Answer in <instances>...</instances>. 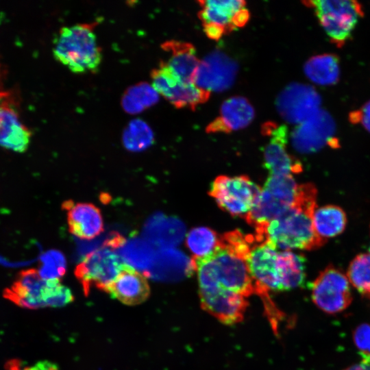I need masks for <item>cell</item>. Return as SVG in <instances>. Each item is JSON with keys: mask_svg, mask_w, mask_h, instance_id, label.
<instances>
[{"mask_svg": "<svg viewBox=\"0 0 370 370\" xmlns=\"http://www.w3.org/2000/svg\"><path fill=\"white\" fill-rule=\"evenodd\" d=\"M193 260L201 307L223 323L241 321L256 293L246 260L220 243L210 255Z\"/></svg>", "mask_w": 370, "mask_h": 370, "instance_id": "1", "label": "cell"}, {"mask_svg": "<svg viewBox=\"0 0 370 370\" xmlns=\"http://www.w3.org/2000/svg\"><path fill=\"white\" fill-rule=\"evenodd\" d=\"M317 190L311 184L299 185L295 204L270 221L258 238L267 241L274 247L311 250L322 246L326 241L315 232L312 215L316 206Z\"/></svg>", "mask_w": 370, "mask_h": 370, "instance_id": "2", "label": "cell"}, {"mask_svg": "<svg viewBox=\"0 0 370 370\" xmlns=\"http://www.w3.org/2000/svg\"><path fill=\"white\" fill-rule=\"evenodd\" d=\"M92 23H77L60 28L53 41V54L76 73H95L102 60Z\"/></svg>", "mask_w": 370, "mask_h": 370, "instance_id": "3", "label": "cell"}, {"mask_svg": "<svg viewBox=\"0 0 370 370\" xmlns=\"http://www.w3.org/2000/svg\"><path fill=\"white\" fill-rule=\"evenodd\" d=\"M299 187L293 175H270L254 206L245 218L255 228L256 234H261L270 221L295 204Z\"/></svg>", "mask_w": 370, "mask_h": 370, "instance_id": "4", "label": "cell"}, {"mask_svg": "<svg viewBox=\"0 0 370 370\" xmlns=\"http://www.w3.org/2000/svg\"><path fill=\"white\" fill-rule=\"evenodd\" d=\"M66 295V288L60 280H44L34 269L22 271L13 284L3 292L5 298L29 309L60 307Z\"/></svg>", "mask_w": 370, "mask_h": 370, "instance_id": "5", "label": "cell"}, {"mask_svg": "<svg viewBox=\"0 0 370 370\" xmlns=\"http://www.w3.org/2000/svg\"><path fill=\"white\" fill-rule=\"evenodd\" d=\"M312 8L332 42L341 47L350 37L360 17L362 6L352 0H317L304 2Z\"/></svg>", "mask_w": 370, "mask_h": 370, "instance_id": "6", "label": "cell"}, {"mask_svg": "<svg viewBox=\"0 0 370 370\" xmlns=\"http://www.w3.org/2000/svg\"><path fill=\"white\" fill-rule=\"evenodd\" d=\"M260 190L261 187L247 176L220 175L212 183L210 194L221 209L233 216L245 218Z\"/></svg>", "mask_w": 370, "mask_h": 370, "instance_id": "7", "label": "cell"}, {"mask_svg": "<svg viewBox=\"0 0 370 370\" xmlns=\"http://www.w3.org/2000/svg\"><path fill=\"white\" fill-rule=\"evenodd\" d=\"M116 249L106 242L104 245L88 254L76 267L75 274L81 282L86 295L95 286L106 291L115 280L123 266Z\"/></svg>", "mask_w": 370, "mask_h": 370, "instance_id": "8", "label": "cell"}, {"mask_svg": "<svg viewBox=\"0 0 370 370\" xmlns=\"http://www.w3.org/2000/svg\"><path fill=\"white\" fill-rule=\"evenodd\" d=\"M349 284L347 275L341 270L329 266L312 282V299L324 312H341L352 301Z\"/></svg>", "mask_w": 370, "mask_h": 370, "instance_id": "9", "label": "cell"}, {"mask_svg": "<svg viewBox=\"0 0 370 370\" xmlns=\"http://www.w3.org/2000/svg\"><path fill=\"white\" fill-rule=\"evenodd\" d=\"M151 86L177 108H189L195 110L206 102L211 92L199 88L194 84L181 81L169 69L164 61H160L158 68L151 72Z\"/></svg>", "mask_w": 370, "mask_h": 370, "instance_id": "10", "label": "cell"}, {"mask_svg": "<svg viewBox=\"0 0 370 370\" xmlns=\"http://www.w3.org/2000/svg\"><path fill=\"white\" fill-rule=\"evenodd\" d=\"M19 110V97L13 90L0 92V146L22 153L29 147L32 132Z\"/></svg>", "mask_w": 370, "mask_h": 370, "instance_id": "11", "label": "cell"}, {"mask_svg": "<svg viewBox=\"0 0 370 370\" xmlns=\"http://www.w3.org/2000/svg\"><path fill=\"white\" fill-rule=\"evenodd\" d=\"M320 97L311 86L292 83L276 99L279 114L286 122L299 124L319 110Z\"/></svg>", "mask_w": 370, "mask_h": 370, "instance_id": "12", "label": "cell"}, {"mask_svg": "<svg viewBox=\"0 0 370 370\" xmlns=\"http://www.w3.org/2000/svg\"><path fill=\"white\" fill-rule=\"evenodd\" d=\"M238 73L237 63L225 53L215 50L200 60L194 84L209 92L230 88Z\"/></svg>", "mask_w": 370, "mask_h": 370, "instance_id": "13", "label": "cell"}, {"mask_svg": "<svg viewBox=\"0 0 370 370\" xmlns=\"http://www.w3.org/2000/svg\"><path fill=\"white\" fill-rule=\"evenodd\" d=\"M262 133L270 136L264 151V164L270 175H293L301 170V164L286 151L288 129L285 125L265 123Z\"/></svg>", "mask_w": 370, "mask_h": 370, "instance_id": "14", "label": "cell"}, {"mask_svg": "<svg viewBox=\"0 0 370 370\" xmlns=\"http://www.w3.org/2000/svg\"><path fill=\"white\" fill-rule=\"evenodd\" d=\"M334 129L331 117L319 110L295 128L291 134L292 145L300 153L316 151L327 144H334Z\"/></svg>", "mask_w": 370, "mask_h": 370, "instance_id": "15", "label": "cell"}, {"mask_svg": "<svg viewBox=\"0 0 370 370\" xmlns=\"http://www.w3.org/2000/svg\"><path fill=\"white\" fill-rule=\"evenodd\" d=\"M106 291L123 304L134 306L147 299L150 287L145 275L125 263Z\"/></svg>", "mask_w": 370, "mask_h": 370, "instance_id": "16", "label": "cell"}, {"mask_svg": "<svg viewBox=\"0 0 370 370\" xmlns=\"http://www.w3.org/2000/svg\"><path fill=\"white\" fill-rule=\"evenodd\" d=\"M255 116L254 108L244 97L234 96L223 101L220 114L206 127L208 133H230L247 127Z\"/></svg>", "mask_w": 370, "mask_h": 370, "instance_id": "17", "label": "cell"}, {"mask_svg": "<svg viewBox=\"0 0 370 370\" xmlns=\"http://www.w3.org/2000/svg\"><path fill=\"white\" fill-rule=\"evenodd\" d=\"M63 208L67 210L69 231L75 236L90 240L103 232L102 216L95 205L68 201L63 204Z\"/></svg>", "mask_w": 370, "mask_h": 370, "instance_id": "18", "label": "cell"}, {"mask_svg": "<svg viewBox=\"0 0 370 370\" xmlns=\"http://www.w3.org/2000/svg\"><path fill=\"white\" fill-rule=\"evenodd\" d=\"M161 47L170 55L164 62L172 72L183 82L194 84L200 63L195 47L189 42L170 40L162 43Z\"/></svg>", "mask_w": 370, "mask_h": 370, "instance_id": "19", "label": "cell"}, {"mask_svg": "<svg viewBox=\"0 0 370 370\" xmlns=\"http://www.w3.org/2000/svg\"><path fill=\"white\" fill-rule=\"evenodd\" d=\"M201 9L198 16L204 24H215L223 27L227 34L236 28L233 18L238 11L245 8V1L241 0H200L197 1Z\"/></svg>", "mask_w": 370, "mask_h": 370, "instance_id": "20", "label": "cell"}, {"mask_svg": "<svg viewBox=\"0 0 370 370\" xmlns=\"http://www.w3.org/2000/svg\"><path fill=\"white\" fill-rule=\"evenodd\" d=\"M277 271L280 291L297 288L305 280V259L300 254L291 251H279Z\"/></svg>", "mask_w": 370, "mask_h": 370, "instance_id": "21", "label": "cell"}, {"mask_svg": "<svg viewBox=\"0 0 370 370\" xmlns=\"http://www.w3.org/2000/svg\"><path fill=\"white\" fill-rule=\"evenodd\" d=\"M312 223L316 234L322 239L341 234L347 223L345 212L338 206L327 205L316 208L312 215Z\"/></svg>", "mask_w": 370, "mask_h": 370, "instance_id": "22", "label": "cell"}, {"mask_svg": "<svg viewBox=\"0 0 370 370\" xmlns=\"http://www.w3.org/2000/svg\"><path fill=\"white\" fill-rule=\"evenodd\" d=\"M304 73L315 84H333L337 82L339 76L338 58L332 54L313 56L306 62Z\"/></svg>", "mask_w": 370, "mask_h": 370, "instance_id": "23", "label": "cell"}, {"mask_svg": "<svg viewBox=\"0 0 370 370\" xmlns=\"http://www.w3.org/2000/svg\"><path fill=\"white\" fill-rule=\"evenodd\" d=\"M219 238L217 233L206 227L192 229L186 235L185 243L193 259L206 257L218 247Z\"/></svg>", "mask_w": 370, "mask_h": 370, "instance_id": "24", "label": "cell"}, {"mask_svg": "<svg viewBox=\"0 0 370 370\" xmlns=\"http://www.w3.org/2000/svg\"><path fill=\"white\" fill-rule=\"evenodd\" d=\"M347 277L362 296L370 299V253L358 254L352 260Z\"/></svg>", "mask_w": 370, "mask_h": 370, "instance_id": "25", "label": "cell"}, {"mask_svg": "<svg viewBox=\"0 0 370 370\" xmlns=\"http://www.w3.org/2000/svg\"><path fill=\"white\" fill-rule=\"evenodd\" d=\"M158 100V92L153 87L140 83L128 89L124 95L123 106L128 112L136 113L156 103Z\"/></svg>", "mask_w": 370, "mask_h": 370, "instance_id": "26", "label": "cell"}, {"mask_svg": "<svg viewBox=\"0 0 370 370\" xmlns=\"http://www.w3.org/2000/svg\"><path fill=\"white\" fill-rule=\"evenodd\" d=\"M42 264L38 271L44 280H60L66 272V260L63 254L56 250H50L40 257Z\"/></svg>", "mask_w": 370, "mask_h": 370, "instance_id": "27", "label": "cell"}, {"mask_svg": "<svg viewBox=\"0 0 370 370\" xmlns=\"http://www.w3.org/2000/svg\"><path fill=\"white\" fill-rule=\"evenodd\" d=\"M152 141V133L141 121L131 123L123 138L125 146L132 151H141L149 147Z\"/></svg>", "mask_w": 370, "mask_h": 370, "instance_id": "28", "label": "cell"}, {"mask_svg": "<svg viewBox=\"0 0 370 370\" xmlns=\"http://www.w3.org/2000/svg\"><path fill=\"white\" fill-rule=\"evenodd\" d=\"M354 342L360 355L370 356V324L358 325L353 334Z\"/></svg>", "mask_w": 370, "mask_h": 370, "instance_id": "29", "label": "cell"}, {"mask_svg": "<svg viewBox=\"0 0 370 370\" xmlns=\"http://www.w3.org/2000/svg\"><path fill=\"white\" fill-rule=\"evenodd\" d=\"M6 370H58V366L49 361H40L29 367L23 365L19 360L13 359L5 365Z\"/></svg>", "mask_w": 370, "mask_h": 370, "instance_id": "30", "label": "cell"}, {"mask_svg": "<svg viewBox=\"0 0 370 370\" xmlns=\"http://www.w3.org/2000/svg\"><path fill=\"white\" fill-rule=\"evenodd\" d=\"M351 116L354 123H361L365 128L370 132V101L367 103L360 110L354 112Z\"/></svg>", "mask_w": 370, "mask_h": 370, "instance_id": "31", "label": "cell"}, {"mask_svg": "<svg viewBox=\"0 0 370 370\" xmlns=\"http://www.w3.org/2000/svg\"><path fill=\"white\" fill-rule=\"evenodd\" d=\"M203 27L206 35L212 40H218L223 35L227 34L223 27L215 24H204Z\"/></svg>", "mask_w": 370, "mask_h": 370, "instance_id": "32", "label": "cell"}, {"mask_svg": "<svg viewBox=\"0 0 370 370\" xmlns=\"http://www.w3.org/2000/svg\"><path fill=\"white\" fill-rule=\"evenodd\" d=\"M362 360L344 370H370V356L360 355Z\"/></svg>", "mask_w": 370, "mask_h": 370, "instance_id": "33", "label": "cell"}, {"mask_svg": "<svg viewBox=\"0 0 370 370\" xmlns=\"http://www.w3.org/2000/svg\"><path fill=\"white\" fill-rule=\"evenodd\" d=\"M6 77V69L0 58V92L3 91L4 82Z\"/></svg>", "mask_w": 370, "mask_h": 370, "instance_id": "34", "label": "cell"}]
</instances>
